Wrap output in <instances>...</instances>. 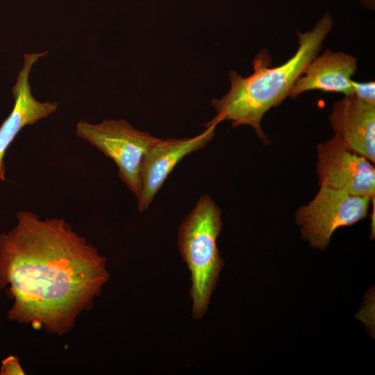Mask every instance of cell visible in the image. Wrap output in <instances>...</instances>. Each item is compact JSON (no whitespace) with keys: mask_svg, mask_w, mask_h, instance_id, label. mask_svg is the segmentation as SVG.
Listing matches in <instances>:
<instances>
[{"mask_svg":"<svg viewBox=\"0 0 375 375\" xmlns=\"http://www.w3.org/2000/svg\"><path fill=\"white\" fill-rule=\"evenodd\" d=\"M351 83L353 88V94L365 102L375 105L374 81L358 83L353 80Z\"/></svg>","mask_w":375,"mask_h":375,"instance_id":"8fae6325","label":"cell"},{"mask_svg":"<svg viewBox=\"0 0 375 375\" xmlns=\"http://www.w3.org/2000/svg\"><path fill=\"white\" fill-rule=\"evenodd\" d=\"M357 69V58L342 51L326 49L315 56L293 85L289 97L296 99L310 90L353 94L352 76Z\"/></svg>","mask_w":375,"mask_h":375,"instance_id":"30bf717a","label":"cell"},{"mask_svg":"<svg viewBox=\"0 0 375 375\" xmlns=\"http://www.w3.org/2000/svg\"><path fill=\"white\" fill-rule=\"evenodd\" d=\"M48 51L25 53L23 67L18 74L12 89L14 107L0 126V181L5 180L4 156L17 135L26 126H31L57 110L56 102H40L32 94L28 82L29 74L34 63Z\"/></svg>","mask_w":375,"mask_h":375,"instance_id":"ba28073f","label":"cell"},{"mask_svg":"<svg viewBox=\"0 0 375 375\" xmlns=\"http://www.w3.org/2000/svg\"><path fill=\"white\" fill-rule=\"evenodd\" d=\"M333 25L332 18L326 12L311 30L304 33L297 31V52L279 66L270 67L271 56L262 49L255 56L253 72L251 75L242 77L231 70L230 90L220 99H212L211 106L217 115L205 126L225 120L231 122L233 127L250 126L258 138L268 144V138L261 127L264 115L289 96L307 65L318 55Z\"/></svg>","mask_w":375,"mask_h":375,"instance_id":"7a4b0ae2","label":"cell"},{"mask_svg":"<svg viewBox=\"0 0 375 375\" xmlns=\"http://www.w3.org/2000/svg\"><path fill=\"white\" fill-rule=\"evenodd\" d=\"M76 134L115 162L120 179L138 199L144 157L159 138L135 128L124 119H105L99 124L81 120Z\"/></svg>","mask_w":375,"mask_h":375,"instance_id":"277c9868","label":"cell"},{"mask_svg":"<svg viewBox=\"0 0 375 375\" xmlns=\"http://www.w3.org/2000/svg\"><path fill=\"white\" fill-rule=\"evenodd\" d=\"M361 4L365 8L374 10L375 0H361Z\"/></svg>","mask_w":375,"mask_h":375,"instance_id":"4fadbf2b","label":"cell"},{"mask_svg":"<svg viewBox=\"0 0 375 375\" xmlns=\"http://www.w3.org/2000/svg\"><path fill=\"white\" fill-rule=\"evenodd\" d=\"M222 227V210L208 194L199 197L178 227V247L190 272L194 319L206 315L223 267L217 244Z\"/></svg>","mask_w":375,"mask_h":375,"instance_id":"3957f363","label":"cell"},{"mask_svg":"<svg viewBox=\"0 0 375 375\" xmlns=\"http://www.w3.org/2000/svg\"><path fill=\"white\" fill-rule=\"evenodd\" d=\"M335 135L354 152L375 161V105L344 95L335 101L328 117Z\"/></svg>","mask_w":375,"mask_h":375,"instance_id":"9c48e42d","label":"cell"},{"mask_svg":"<svg viewBox=\"0 0 375 375\" xmlns=\"http://www.w3.org/2000/svg\"><path fill=\"white\" fill-rule=\"evenodd\" d=\"M316 173L319 185L371 199L375 194L372 162L349 149L338 136L317 146Z\"/></svg>","mask_w":375,"mask_h":375,"instance_id":"8992f818","label":"cell"},{"mask_svg":"<svg viewBox=\"0 0 375 375\" xmlns=\"http://www.w3.org/2000/svg\"><path fill=\"white\" fill-rule=\"evenodd\" d=\"M108 278L106 258L62 218L22 210L0 235V289L9 285L10 321L63 335Z\"/></svg>","mask_w":375,"mask_h":375,"instance_id":"6da1fadb","label":"cell"},{"mask_svg":"<svg viewBox=\"0 0 375 375\" xmlns=\"http://www.w3.org/2000/svg\"><path fill=\"white\" fill-rule=\"evenodd\" d=\"M372 199L320 185L315 197L298 208L295 221L304 240L311 247L323 250L338 228L353 224L366 217Z\"/></svg>","mask_w":375,"mask_h":375,"instance_id":"5b68a950","label":"cell"},{"mask_svg":"<svg viewBox=\"0 0 375 375\" xmlns=\"http://www.w3.org/2000/svg\"><path fill=\"white\" fill-rule=\"evenodd\" d=\"M17 356H10L1 361L0 374L1 375H24Z\"/></svg>","mask_w":375,"mask_h":375,"instance_id":"7c38bea8","label":"cell"},{"mask_svg":"<svg viewBox=\"0 0 375 375\" xmlns=\"http://www.w3.org/2000/svg\"><path fill=\"white\" fill-rule=\"evenodd\" d=\"M217 124L205 126L201 133L192 138L158 140L147 153L141 171L138 210L145 211L169 175L185 156L205 147L212 140Z\"/></svg>","mask_w":375,"mask_h":375,"instance_id":"52a82bcc","label":"cell"}]
</instances>
